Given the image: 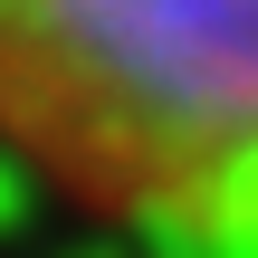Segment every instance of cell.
Segmentation results:
<instances>
[{
  "label": "cell",
  "mask_w": 258,
  "mask_h": 258,
  "mask_svg": "<svg viewBox=\"0 0 258 258\" xmlns=\"http://www.w3.org/2000/svg\"><path fill=\"white\" fill-rule=\"evenodd\" d=\"M0 134L105 220L258 239V0H0Z\"/></svg>",
  "instance_id": "obj_1"
}]
</instances>
